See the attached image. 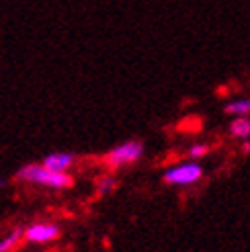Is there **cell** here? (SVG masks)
Segmentation results:
<instances>
[{"label":"cell","mask_w":250,"mask_h":252,"mask_svg":"<svg viewBox=\"0 0 250 252\" xmlns=\"http://www.w3.org/2000/svg\"><path fill=\"white\" fill-rule=\"evenodd\" d=\"M230 135L236 140H250V117L240 115L232 119L230 123Z\"/></svg>","instance_id":"6"},{"label":"cell","mask_w":250,"mask_h":252,"mask_svg":"<svg viewBox=\"0 0 250 252\" xmlns=\"http://www.w3.org/2000/svg\"><path fill=\"white\" fill-rule=\"evenodd\" d=\"M117 179L113 174H103V176H98L96 179V193L98 195H109V193H113L115 189H117Z\"/></svg>","instance_id":"9"},{"label":"cell","mask_w":250,"mask_h":252,"mask_svg":"<svg viewBox=\"0 0 250 252\" xmlns=\"http://www.w3.org/2000/svg\"><path fill=\"white\" fill-rule=\"evenodd\" d=\"M144 142L140 140H129V142H123L115 148H111L109 152L103 156L105 166L111 170H119V168H127L137 164L142 158H144Z\"/></svg>","instance_id":"2"},{"label":"cell","mask_w":250,"mask_h":252,"mask_svg":"<svg viewBox=\"0 0 250 252\" xmlns=\"http://www.w3.org/2000/svg\"><path fill=\"white\" fill-rule=\"evenodd\" d=\"M209 154V146L207 144H195L191 146L189 150H187V158L189 160H199V158H203Z\"/></svg>","instance_id":"10"},{"label":"cell","mask_w":250,"mask_h":252,"mask_svg":"<svg viewBox=\"0 0 250 252\" xmlns=\"http://www.w3.org/2000/svg\"><path fill=\"white\" fill-rule=\"evenodd\" d=\"M25 238V230L23 228H17V230H12L6 238H2L0 240V252H15L21 244V240Z\"/></svg>","instance_id":"7"},{"label":"cell","mask_w":250,"mask_h":252,"mask_svg":"<svg viewBox=\"0 0 250 252\" xmlns=\"http://www.w3.org/2000/svg\"><path fill=\"white\" fill-rule=\"evenodd\" d=\"M58 238H60V228L56 223L39 221V223H33L25 230V240L33 242V244H47V242L58 240Z\"/></svg>","instance_id":"4"},{"label":"cell","mask_w":250,"mask_h":252,"mask_svg":"<svg viewBox=\"0 0 250 252\" xmlns=\"http://www.w3.org/2000/svg\"><path fill=\"white\" fill-rule=\"evenodd\" d=\"M203 176V168L197 162H183V164H177L164 172L162 181L164 185H177V187H185V185H193Z\"/></svg>","instance_id":"3"},{"label":"cell","mask_w":250,"mask_h":252,"mask_svg":"<svg viewBox=\"0 0 250 252\" xmlns=\"http://www.w3.org/2000/svg\"><path fill=\"white\" fill-rule=\"evenodd\" d=\"M223 113H226V115H234V117H240V115L250 117V98L232 100V103L223 107Z\"/></svg>","instance_id":"8"},{"label":"cell","mask_w":250,"mask_h":252,"mask_svg":"<svg viewBox=\"0 0 250 252\" xmlns=\"http://www.w3.org/2000/svg\"><path fill=\"white\" fill-rule=\"evenodd\" d=\"M76 162V156L70 154V152H56V154H49L43 158L41 164L47 166L49 170H56V172H68V168Z\"/></svg>","instance_id":"5"},{"label":"cell","mask_w":250,"mask_h":252,"mask_svg":"<svg viewBox=\"0 0 250 252\" xmlns=\"http://www.w3.org/2000/svg\"><path fill=\"white\" fill-rule=\"evenodd\" d=\"M242 154H244V156L250 154V140H244V144H242Z\"/></svg>","instance_id":"11"},{"label":"cell","mask_w":250,"mask_h":252,"mask_svg":"<svg viewBox=\"0 0 250 252\" xmlns=\"http://www.w3.org/2000/svg\"><path fill=\"white\" fill-rule=\"evenodd\" d=\"M17 181L29 183V185L47 187V189H70V187H74L72 174L49 170L43 164H25L17 172Z\"/></svg>","instance_id":"1"}]
</instances>
